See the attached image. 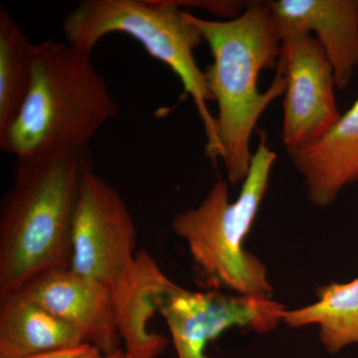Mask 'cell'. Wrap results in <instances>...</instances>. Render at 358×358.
Returning a JSON list of instances; mask_svg holds the SVG:
<instances>
[{
	"mask_svg": "<svg viewBox=\"0 0 358 358\" xmlns=\"http://www.w3.org/2000/svg\"><path fill=\"white\" fill-rule=\"evenodd\" d=\"M278 65L286 78L282 136L289 154L319 141L341 114L333 66L312 34L284 35Z\"/></svg>",
	"mask_w": 358,
	"mask_h": 358,
	"instance_id": "ba28073f",
	"label": "cell"
},
{
	"mask_svg": "<svg viewBox=\"0 0 358 358\" xmlns=\"http://www.w3.org/2000/svg\"><path fill=\"white\" fill-rule=\"evenodd\" d=\"M280 39L289 33H310L334 68L336 87L343 90L358 66V0L267 1Z\"/></svg>",
	"mask_w": 358,
	"mask_h": 358,
	"instance_id": "30bf717a",
	"label": "cell"
},
{
	"mask_svg": "<svg viewBox=\"0 0 358 358\" xmlns=\"http://www.w3.org/2000/svg\"><path fill=\"white\" fill-rule=\"evenodd\" d=\"M275 159L267 136L261 133L235 201L230 200L227 182L219 180L199 206L173 218L174 232L185 240L193 261L213 286L249 296L272 293L267 267L244 248V243L267 192Z\"/></svg>",
	"mask_w": 358,
	"mask_h": 358,
	"instance_id": "5b68a950",
	"label": "cell"
},
{
	"mask_svg": "<svg viewBox=\"0 0 358 358\" xmlns=\"http://www.w3.org/2000/svg\"><path fill=\"white\" fill-rule=\"evenodd\" d=\"M119 113L91 53L67 42L36 45L32 81L0 148L16 159L83 150Z\"/></svg>",
	"mask_w": 358,
	"mask_h": 358,
	"instance_id": "3957f363",
	"label": "cell"
},
{
	"mask_svg": "<svg viewBox=\"0 0 358 358\" xmlns=\"http://www.w3.org/2000/svg\"><path fill=\"white\" fill-rule=\"evenodd\" d=\"M63 30L67 43L88 53L113 33L136 40L180 80L203 124L207 157L213 162L220 159L216 119L208 110L213 96L194 57L204 40L185 9L173 0H84L66 16Z\"/></svg>",
	"mask_w": 358,
	"mask_h": 358,
	"instance_id": "277c9868",
	"label": "cell"
},
{
	"mask_svg": "<svg viewBox=\"0 0 358 358\" xmlns=\"http://www.w3.org/2000/svg\"><path fill=\"white\" fill-rule=\"evenodd\" d=\"M317 298L307 307L286 310L282 322L291 327L317 324L320 341L331 353L358 345V277L322 287Z\"/></svg>",
	"mask_w": 358,
	"mask_h": 358,
	"instance_id": "5bb4252c",
	"label": "cell"
},
{
	"mask_svg": "<svg viewBox=\"0 0 358 358\" xmlns=\"http://www.w3.org/2000/svg\"><path fill=\"white\" fill-rule=\"evenodd\" d=\"M287 308L270 296L192 292L176 285L160 301L178 358H211L207 345L233 327L268 333Z\"/></svg>",
	"mask_w": 358,
	"mask_h": 358,
	"instance_id": "52a82bcc",
	"label": "cell"
},
{
	"mask_svg": "<svg viewBox=\"0 0 358 358\" xmlns=\"http://www.w3.org/2000/svg\"><path fill=\"white\" fill-rule=\"evenodd\" d=\"M16 293L74 327L85 343L96 346L105 357L122 350L112 293L100 282L71 268H53Z\"/></svg>",
	"mask_w": 358,
	"mask_h": 358,
	"instance_id": "9c48e42d",
	"label": "cell"
},
{
	"mask_svg": "<svg viewBox=\"0 0 358 358\" xmlns=\"http://www.w3.org/2000/svg\"><path fill=\"white\" fill-rule=\"evenodd\" d=\"M176 286L148 252L136 253L128 279L110 291L127 358H157L166 350L169 339L150 331V322Z\"/></svg>",
	"mask_w": 358,
	"mask_h": 358,
	"instance_id": "8fae6325",
	"label": "cell"
},
{
	"mask_svg": "<svg viewBox=\"0 0 358 358\" xmlns=\"http://www.w3.org/2000/svg\"><path fill=\"white\" fill-rule=\"evenodd\" d=\"M86 343L74 327L20 294L0 296V358H29Z\"/></svg>",
	"mask_w": 358,
	"mask_h": 358,
	"instance_id": "4fadbf2b",
	"label": "cell"
},
{
	"mask_svg": "<svg viewBox=\"0 0 358 358\" xmlns=\"http://www.w3.org/2000/svg\"><path fill=\"white\" fill-rule=\"evenodd\" d=\"M90 148L18 159L0 217V296L53 268H70L72 233Z\"/></svg>",
	"mask_w": 358,
	"mask_h": 358,
	"instance_id": "7a4b0ae2",
	"label": "cell"
},
{
	"mask_svg": "<svg viewBox=\"0 0 358 358\" xmlns=\"http://www.w3.org/2000/svg\"><path fill=\"white\" fill-rule=\"evenodd\" d=\"M36 45L0 7V136L15 121L29 92Z\"/></svg>",
	"mask_w": 358,
	"mask_h": 358,
	"instance_id": "9a60e30c",
	"label": "cell"
},
{
	"mask_svg": "<svg viewBox=\"0 0 358 358\" xmlns=\"http://www.w3.org/2000/svg\"><path fill=\"white\" fill-rule=\"evenodd\" d=\"M315 206L333 204L346 185L358 181V98L319 141L289 152Z\"/></svg>",
	"mask_w": 358,
	"mask_h": 358,
	"instance_id": "7c38bea8",
	"label": "cell"
},
{
	"mask_svg": "<svg viewBox=\"0 0 358 358\" xmlns=\"http://www.w3.org/2000/svg\"><path fill=\"white\" fill-rule=\"evenodd\" d=\"M103 355L96 346L90 343H83L74 348H64V350H54L34 355L29 358H103Z\"/></svg>",
	"mask_w": 358,
	"mask_h": 358,
	"instance_id": "2e32d148",
	"label": "cell"
},
{
	"mask_svg": "<svg viewBox=\"0 0 358 358\" xmlns=\"http://www.w3.org/2000/svg\"><path fill=\"white\" fill-rule=\"evenodd\" d=\"M103 358H127L126 355H124V350H119L117 352L112 353L110 355H106Z\"/></svg>",
	"mask_w": 358,
	"mask_h": 358,
	"instance_id": "e0dca14e",
	"label": "cell"
},
{
	"mask_svg": "<svg viewBox=\"0 0 358 358\" xmlns=\"http://www.w3.org/2000/svg\"><path fill=\"white\" fill-rule=\"evenodd\" d=\"M187 15L213 58L204 74L217 103L220 159L228 180L236 185L249 173L250 143L261 115L286 90V78L278 65L281 39L267 1H248L230 20H204L188 11Z\"/></svg>",
	"mask_w": 358,
	"mask_h": 358,
	"instance_id": "6da1fadb",
	"label": "cell"
},
{
	"mask_svg": "<svg viewBox=\"0 0 358 358\" xmlns=\"http://www.w3.org/2000/svg\"><path fill=\"white\" fill-rule=\"evenodd\" d=\"M136 243V224L122 195L92 171L75 215L70 268L113 291L133 270Z\"/></svg>",
	"mask_w": 358,
	"mask_h": 358,
	"instance_id": "8992f818",
	"label": "cell"
}]
</instances>
